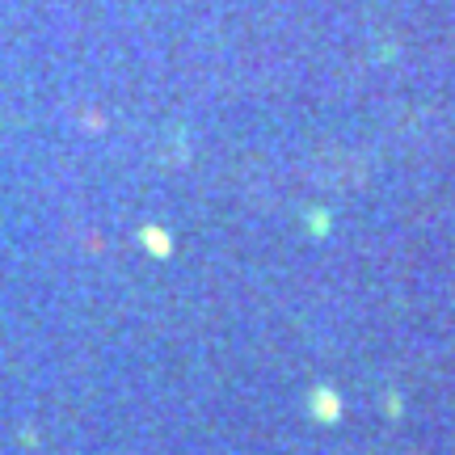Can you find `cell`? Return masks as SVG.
<instances>
[{
    "mask_svg": "<svg viewBox=\"0 0 455 455\" xmlns=\"http://www.w3.org/2000/svg\"><path fill=\"white\" fill-rule=\"evenodd\" d=\"M308 409H312V418H316V422H338L341 418V396L333 388H312Z\"/></svg>",
    "mask_w": 455,
    "mask_h": 455,
    "instance_id": "6da1fadb",
    "label": "cell"
},
{
    "mask_svg": "<svg viewBox=\"0 0 455 455\" xmlns=\"http://www.w3.org/2000/svg\"><path fill=\"white\" fill-rule=\"evenodd\" d=\"M144 236H148V249H152V253H169V241H164V232H152V228H148Z\"/></svg>",
    "mask_w": 455,
    "mask_h": 455,
    "instance_id": "7a4b0ae2",
    "label": "cell"
}]
</instances>
